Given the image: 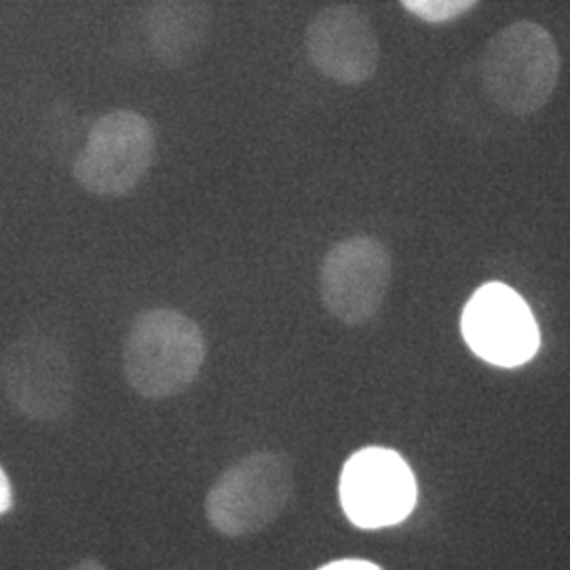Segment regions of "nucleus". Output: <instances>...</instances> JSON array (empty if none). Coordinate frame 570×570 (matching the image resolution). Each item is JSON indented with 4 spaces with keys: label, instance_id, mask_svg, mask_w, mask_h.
<instances>
[{
    "label": "nucleus",
    "instance_id": "f03ea898",
    "mask_svg": "<svg viewBox=\"0 0 570 570\" xmlns=\"http://www.w3.org/2000/svg\"><path fill=\"white\" fill-rule=\"evenodd\" d=\"M490 100L501 110L524 117L550 102L560 53L550 32L534 21H515L490 39L482 60Z\"/></svg>",
    "mask_w": 570,
    "mask_h": 570
},
{
    "label": "nucleus",
    "instance_id": "f257e3e1",
    "mask_svg": "<svg viewBox=\"0 0 570 570\" xmlns=\"http://www.w3.org/2000/svg\"><path fill=\"white\" fill-rule=\"evenodd\" d=\"M202 327L174 308L140 313L122 348V372L138 395L167 400L190 387L205 362Z\"/></svg>",
    "mask_w": 570,
    "mask_h": 570
},
{
    "label": "nucleus",
    "instance_id": "4468645a",
    "mask_svg": "<svg viewBox=\"0 0 570 570\" xmlns=\"http://www.w3.org/2000/svg\"><path fill=\"white\" fill-rule=\"evenodd\" d=\"M70 570H106L104 569V564H100L98 560H94V558H85L81 562H77L75 567Z\"/></svg>",
    "mask_w": 570,
    "mask_h": 570
},
{
    "label": "nucleus",
    "instance_id": "423d86ee",
    "mask_svg": "<svg viewBox=\"0 0 570 570\" xmlns=\"http://www.w3.org/2000/svg\"><path fill=\"white\" fill-rule=\"evenodd\" d=\"M416 497V478L395 450H357L341 473L343 510L360 529H387L404 522Z\"/></svg>",
    "mask_w": 570,
    "mask_h": 570
},
{
    "label": "nucleus",
    "instance_id": "6e6552de",
    "mask_svg": "<svg viewBox=\"0 0 570 570\" xmlns=\"http://www.w3.org/2000/svg\"><path fill=\"white\" fill-rule=\"evenodd\" d=\"M463 338L484 362L499 367L529 364L541 345L537 320L510 285H482L463 311Z\"/></svg>",
    "mask_w": 570,
    "mask_h": 570
},
{
    "label": "nucleus",
    "instance_id": "f8f14e48",
    "mask_svg": "<svg viewBox=\"0 0 570 570\" xmlns=\"http://www.w3.org/2000/svg\"><path fill=\"white\" fill-rule=\"evenodd\" d=\"M320 570H383L381 567H376L374 562H367V560H357V558H348V560H336V562H330L326 567H322Z\"/></svg>",
    "mask_w": 570,
    "mask_h": 570
},
{
    "label": "nucleus",
    "instance_id": "20e7f679",
    "mask_svg": "<svg viewBox=\"0 0 570 570\" xmlns=\"http://www.w3.org/2000/svg\"><path fill=\"white\" fill-rule=\"evenodd\" d=\"M157 150L155 127L136 110H112L89 129L75 178L98 197H122L142 183Z\"/></svg>",
    "mask_w": 570,
    "mask_h": 570
},
{
    "label": "nucleus",
    "instance_id": "0eeeda50",
    "mask_svg": "<svg viewBox=\"0 0 570 570\" xmlns=\"http://www.w3.org/2000/svg\"><path fill=\"white\" fill-rule=\"evenodd\" d=\"M391 256L374 237H351L327 252L320 273L322 303L346 326H364L385 305Z\"/></svg>",
    "mask_w": 570,
    "mask_h": 570
},
{
    "label": "nucleus",
    "instance_id": "7ed1b4c3",
    "mask_svg": "<svg viewBox=\"0 0 570 570\" xmlns=\"http://www.w3.org/2000/svg\"><path fill=\"white\" fill-rule=\"evenodd\" d=\"M294 492V473L277 452H254L226 469L205 497L209 524L226 537H249L271 527Z\"/></svg>",
    "mask_w": 570,
    "mask_h": 570
},
{
    "label": "nucleus",
    "instance_id": "1a4fd4ad",
    "mask_svg": "<svg viewBox=\"0 0 570 570\" xmlns=\"http://www.w3.org/2000/svg\"><path fill=\"white\" fill-rule=\"evenodd\" d=\"M305 45L311 63L341 85L370 81L379 68V39L353 4H334L317 13L306 28Z\"/></svg>",
    "mask_w": 570,
    "mask_h": 570
},
{
    "label": "nucleus",
    "instance_id": "9b49d317",
    "mask_svg": "<svg viewBox=\"0 0 570 570\" xmlns=\"http://www.w3.org/2000/svg\"><path fill=\"white\" fill-rule=\"evenodd\" d=\"M400 2L419 20L444 23L468 13L478 0H400Z\"/></svg>",
    "mask_w": 570,
    "mask_h": 570
},
{
    "label": "nucleus",
    "instance_id": "ddd939ff",
    "mask_svg": "<svg viewBox=\"0 0 570 570\" xmlns=\"http://www.w3.org/2000/svg\"><path fill=\"white\" fill-rule=\"evenodd\" d=\"M13 508V489L7 471L0 468V515L9 513Z\"/></svg>",
    "mask_w": 570,
    "mask_h": 570
},
{
    "label": "nucleus",
    "instance_id": "9d476101",
    "mask_svg": "<svg viewBox=\"0 0 570 570\" xmlns=\"http://www.w3.org/2000/svg\"><path fill=\"white\" fill-rule=\"evenodd\" d=\"M212 26L207 0H153L146 11V35L155 58L167 68H183L204 49Z\"/></svg>",
    "mask_w": 570,
    "mask_h": 570
},
{
    "label": "nucleus",
    "instance_id": "39448f33",
    "mask_svg": "<svg viewBox=\"0 0 570 570\" xmlns=\"http://www.w3.org/2000/svg\"><path fill=\"white\" fill-rule=\"evenodd\" d=\"M0 389L30 421H60L75 402V370L49 336H23L0 355Z\"/></svg>",
    "mask_w": 570,
    "mask_h": 570
}]
</instances>
